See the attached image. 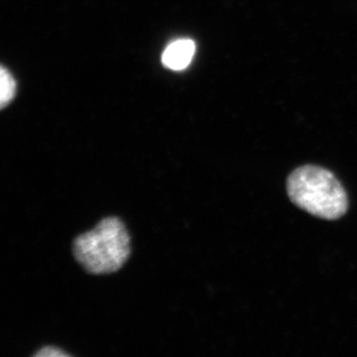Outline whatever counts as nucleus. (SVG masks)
Masks as SVG:
<instances>
[{"instance_id":"nucleus-1","label":"nucleus","mask_w":357,"mask_h":357,"mask_svg":"<svg viewBox=\"0 0 357 357\" xmlns=\"http://www.w3.org/2000/svg\"><path fill=\"white\" fill-rule=\"evenodd\" d=\"M287 192L298 208L323 220H338L349 208L344 187L321 167L307 165L294 171L288 178Z\"/></svg>"},{"instance_id":"nucleus-2","label":"nucleus","mask_w":357,"mask_h":357,"mask_svg":"<svg viewBox=\"0 0 357 357\" xmlns=\"http://www.w3.org/2000/svg\"><path fill=\"white\" fill-rule=\"evenodd\" d=\"M73 245L77 261L91 274L117 271L130 255V236L115 217L100 220L95 229L77 236Z\"/></svg>"},{"instance_id":"nucleus-3","label":"nucleus","mask_w":357,"mask_h":357,"mask_svg":"<svg viewBox=\"0 0 357 357\" xmlns=\"http://www.w3.org/2000/svg\"><path fill=\"white\" fill-rule=\"evenodd\" d=\"M196 53V44L192 39H178L169 44L162 55V63L168 69L185 70L191 64Z\"/></svg>"},{"instance_id":"nucleus-4","label":"nucleus","mask_w":357,"mask_h":357,"mask_svg":"<svg viewBox=\"0 0 357 357\" xmlns=\"http://www.w3.org/2000/svg\"><path fill=\"white\" fill-rule=\"evenodd\" d=\"M0 105L1 109H4L13 100L16 91L15 79L4 67H1L0 70Z\"/></svg>"},{"instance_id":"nucleus-5","label":"nucleus","mask_w":357,"mask_h":357,"mask_svg":"<svg viewBox=\"0 0 357 357\" xmlns=\"http://www.w3.org/2000/svg\"><path fill=\"white\" fill-rule=\"evenodd\" d=\"M35 356L40 357H63L69 356V354H66L65 351H63L61 349H58V347H45L43 349H40Z\"/></svg>"}]
</instances>
